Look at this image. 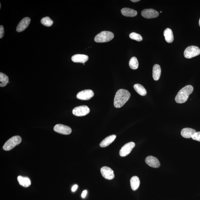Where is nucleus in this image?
Here are the masks:
<instances>
[{
  "label": "nucleus",
  "instance_id": "nucleus-1",
  "mask_svg": "<svg viewBox=\"0 0 200 200\" xmlns=\"http://www.w3.org/2000/svg\"><path fill=\"white\" fill-rule=\"evenodd\" d=\"M130 93L126 90L120 89L117 91L114 100V105L115 108H120L123 106L129 99Z\"/></svg>",
  "mask_w": 200,
  "mask_h": 200
},
{
  "label": "nucleus",
  "instance_id": "nucleus-2",
  "mask_svg": "<svg viewBox=\"0 0 200 200\" xmlns=\"http://www.w3.org/2000/svg\"><path fill=\"white\" fill-rule=\"evenodd\" d=\"M193 91L194 88L192 86L188 85L184 86L178 93L175 98L176 102L178 103H185Z\"/></svg>",
  "mask_w": 200,
  "mask_h": 200
},
{
  "label": "nucleus",
  "instance_id": "nucleus-3",
  "mask_svg": "<svg viewBox=\"0 0 200 200\" xmlns=\"http://www.w3.org/2000/svg\"><path fill=\"white\" fill-rule=\"evenodd\" d=\"M114 37V34L112 32L102 31L95 37L94 40L97 43H105L111 41Z\"/></svg>",
  "mask_w": 200,
  "mask_h": 200
},
{
  "label": "nucleus",
  "instance_id": "nucleus-4",
  "mask_svg": "<svg viewBox=\"0 0 200 200\" xmlns=\"http://www.w3.org/2000/svg\"><path fill=\"white\" fill-rule=\"evenodd\" d=\"M22 141V138L19 136H15L12 137L6 142L3 147V150L9 151L12 150L16 146L19 144Z\"/></svg>",
  "mask_w": 200,
  "mask_h": 200
},
{
  "label": "nucleus",
  "instance_id": "nucleus-5",
  "mask_svg": "<svg viewBox=\"0 0 200 200\" xmlns=\"http://www.w3.org/2000/svg\"><path fill=\"white\" fill-rule=\"evenodd\" d=\"M200 50L197 47L191 46L184 50V57L186 58L191 59L200 55Z\"/></svg>",
  "mask_w": 200,
  "mask_h": 200
},
{
  "label": "nucleus",
  "instance_id": "nucleus-6",
  "mask_svg": "<svg viewBox=\"0 0 200 200\" xmlns=\"http://www.w3.org/2000/svg\"><path fill=\"white\" fill-rule=\"evenodd\" d=\"M90 109L88 107L82 105L76 107L72 111V113L74 115L77 116H85L88 114Z\"/></svg>",
  "mask_w": 200,
  "mask_h": 200
},
{
  "label": "nucleus",
  "instance_id": "nucleus-7",
  "mask_svg": "<svg viewBox=\"0 0 200 200\" xmlns=\"http://www.w3.org/2000/svg\"><path fill=\"white\" fill-rule=\"evenodd\" d=\"M135 144L134 142H129L122 147L119 151V155L121 157H125L129 154L134 147Z\"/></svg>",
  "mask_w": 200,
  "mask_h": 200
},
{
  "label": "nucleus",
  "instance_id": "nucleus-8",
  "mask_svg": "<svg viewBox=\"0 0 200 200\" xmlns=\"http://www.w3.org/2000/svg\"><path fill=\"white\" fill-rule=\"evenodd\" d=\"M54 131L61 134L68 135L72 133V129L68 126L58 124L54 127Z\"/></svg>",
  "mask_w": 200,
  "mask_h": 200
},
{
  "label": "nucleus",
  "instance_id": "nucleus-9",
  "mask_svg": "<svg viewBox=\"0 0 200 200\" xmlns=\"http://www.w3.org/2000/svg\"><path fill=\"white\" fill-rule=\"evenodd\" d=\"M94 93L91 90L88 89L80 91L77 95L78 99L81 100H89L94 96Z\"/></svg>",
  "mask_w": 200,
  "mask_h": 200
},
{
  "label": "nucleus",
  "instance_id": "nucleus-10",
  "mask_svg": "<svg viewBox=\"0 0 200 200\" xmlns=\"http://www.w3.org/2000/svg\"><path fill=\"white\" fill-rule=\"evenodd\" d=\"M102 175L105 179L112 180L114 178L115 174L112 169L107 167H103L101 169Z\"/></svg>",
  "mask_w": 200,
  "mask_h": 200
},
{
  "label": "nucleus",
  "instance_id": "nucleus-11",
  "mask_svg": "<svg viewBox=\"0 0 200 200\" xmlns=\"http://www.w3.org/2000/svg\"><path fill=\"white\" fill-rule=\"evenodd\" d=\"M141 15L144 18L151 19L157 17L159 15V13L153 9H145L142 11Z\"/></svg>",
  "mask_w": 200,
  "mask_h": 200
},
{
  "label": "nucleus",
  "instance_id": "nucleus-12",
  "mask_svg": "<svg viewBox=\"0 0 200 200\" xmlns=\"http://www.w3.org/2000/svg\"><path fill=\"white\" fill-rule=\"evenodd\" d=\"M30 22V18L28 17L24 18L18 24L16 28V31L18 33L23 31L29 26Z\"/></svg>",
  "mask_w": 200,
  "mask_h": 200
},
{
  "label": "nucleus",
  "instance_id": "nucleus-13",
  "mask_svg": "<svg viewBox=\"0 0 200 200\" xmlns=\"http://www.w3.org/2000/svg\"><path fill=\"white\" fill-rule=\"evenodd\" d=\"M145 162L147 165L152 167L157 168L160 166V162L158 159L153 156L147 157L145 159Z\"/></svg>",
  "mask_w": 200,
  "mask_h": 200
},
{
  "label": "nucleus",
  "instance_id": "nucleus-14",
  "mask_svg": "<svg viewBox=\"0 0 200 200\" xmlns=\"http://www.w3.org/2000/svg\"><path fill=\"white\" fill-rule=\"evenodd\" d=\"M89 57L87 55L82 54H76L73 56L72 60L75 63H80L84 64L88 60Z\"/></svg>",
  "mask_w": 200,
  "mask_h": 200
},
{
  "label": "nucleus",
  "instance_id": "nucleus-15",
  "mask_svg": "<svg viewBox=\"0 0 200 200\" xmlns=\"http://www.w3.org/2000/svg\"><path fill=\"white\" fill-rule=\"evenodd\" d=\"M196 133L195 130L191 128H184L181 130V134L184 138H190Z\"/></svg>",
  "mask_w": 200,
  "mask_h": 200
},
{
  "label": "nucleus",
  "instance_id": "nucleus-16",
  "mask_svg": "<svg viewBox=\"0 0 200 200\" xmlns=\"http://www.w3.org/2000/svg\"><path fill=\"white\" fill-rule=\"evenodd\" d=\"M116 137V135H113L109 136L103 140L100 144V146L105 147L108 146L114 141Z\"/></svg>",
  "mask_w": 200,
  "mask_h": 200
},
{
  "label": "nucleus",
  "instance_id": "nucleus-17",
  "mask_svg": "<svg viewBox=\"0 0 200 200\" xmlns=\"http://www.w3.org/2000/svg\"><path fill=\"white\" fill-rule=\"evenodd\" d=\"M122 14L126 17H134L136 16L137 12L135 10L129 8H123L121 11Z\"/></svg>",
  "mask_w": 200,
  "mask_h": 200
},
{
  "label": "nucleus",
  "instance_id": "nucleus-18",
  "mask_svg": "<svg viewBox=\"0 0 200 200\" xmlns=\"http://www.w3.org/2000/svg\"><path fill=\"white\" fill-rule=\"evenodd\" d=\"M164 34L166 42L168 43H172L173 42L174 40L173 33L172 30L170 28L166 29L164 31Z\"/></svg>",
  "mask_w": 200,
  "mask_h": 200
},
{
  "label": "nucleus",
  "instance_id": "nucleus-19",
  "mask_svg": "<svg viewBox=\"0 0 200 200\" xmlns=\"http://www.w3.org/2000/svg\"><path fill=\"white\" fill-rule=\"evenodd\" d=\"M161 69L158 64H155L153 68V78L154 80L157 81L160 78Z\"/></svg>",
  "mask_w": 200,
  "mask_h": 200
},
{
  "label": "nucleus",
  "instance_id": "nucleus-20",
  "mask_svg": "<svg viewBox=\"0 0 200 200\" xmlns=\"http://www.w3.org/2000/svg\"><path fill=\"white\" fill-rule=\"evenodd\" d=\"M130 186L133 191L136 190L140 185V181L139 178L137 176H133L130 179Z\"/></svg>",
  "mask_w": 200,
  "mask_h": 200
},
{
  "label": "nucleus",
  "instance_id": "nucleus-21",
  "mask_svg": "<svg viewBox=\"0 0 200 200\" xmlns=\"http://www.w3.org/2000/svg\"><path fill=\"white\" fill-rule=\"evenodd\" d=\"M18 181L20 185L24 187H28L31 184V181L29 178L19 176L17 178Z\"/></svg>",
  "mask_w": 200,
  "mask_h": 200
},
{
  "label": "nucleus",
  "instance_id": "nucleus-22",
  "mask_svg": "<svg viewBox=\"0 0 200 200\" xmlns=\"http://www.w3.org/2000/svg\"><path fill=\"white\" fill-rule=\"evenodd\" d=\"M135 91L139 94L142 96H145L147 94V91L145 88L141 84H135L133 86Z\"/></svg>",
  "mask_w": 200,
  "mask_h": 200
},
{
  "label": "nucleus",
  "instance_id": "nucleus-23",
  "mask_svg": "<svg viewBox=\"0 0 200 200\" xmlns=\"http://www.w3.org/2000/svg\"><path fill=\"white\" fill-rule=\"evenodd\" d=\"M9 78L6 74L0 73V86L3 87L5 86L9 83Z\"/></svg>",
  "mask_w": 200,
  "mask_h": 200
},
{
  "label": "nucleus",
  "instance_id": "nucleus-24",
  "mask_svg": "<svg viewBox=\"0 0 200 200\" xmlns=\"http://www.w3.org/2000/svg\"><path fill=\"white\" fill-rule=\"evenodd\" d=\"M129 65L130 67L133 70L138 68L139 63L136 57H133L130 59L129 62Z\"/></svg>",
  "mask_w": 200,
  "mask_h": 200
},
{
  "label": "nucleus",
  "instance_id": "nucleus-25",
  "mask_svg": "<svg viewBox=\"0 0 200 200\" xmlns=\"http://www.w3.org/2000/svg\"><path fill=\"white\" fill-rule=\"evenodd\" d=\"M41 23L42 25L47 27H50L53 25V22L49 17H46L42 19Z\"/></svg>",
  "mask_w": 200,
  "mask_h": 200
},
{
  "label": "nucleus",
  "instance_id": "nucleus-26",
  "mask_svg": "<svg viewBox=\"0 0 200 200\" xmlns=\"http://www.w3.org/2000/svg\"><path fill=\"white\" fill-rule=\"evenodd\" d=\"M129 37L132 40H136L138 42L141 41L143 40L141 35L135 33H130L129 35Z\"/></svg>",
  "mask_w": 200,
  "mask_h": 200
},
{
  "label": "nucleus",
  "instance_id": "nucleus-27",
  "mask_svg": "<svg viewBox=\"0 0 200 200\" xmlns=\"http://www.w3.org/2000/svg\"><path fill=\"white\" fill-rule=\"evenodd\" d=\"M191 138L193 140H196L200 142V132H196L193 135Z\"/></svg>",
  "mask_w": 200,
  "mask_h": 200
},
{
  "label": "nucleus",
  "instance_id": "nucleus-28",
  "mask_svg": "<svg viewBox=\"0 0 200 200\" xmlns=\"http://www.w3.org/2000/svg\"><path fill=\"white\" fill-rule=\"evenodd\" d=\"M4 35V27L2 25L0 26V38H2Z\"/></svg>",
  "mask_w": 200,
  "mask_h": 200
},
{
  "label": "nucleus",
  "instance_id": "nucleus-29",
  "mask_svg": "<svg viewBox=\"0 0 200 200\" xmlns=\"http://www.w3.org/2000/svg\"><path fill=\"white\" fill-rule=\"evenodd\" d=\"M87 191L86 190H84L83 191L82 195H81V196H82V197L83 198H84L86 197V195H87Z\"/></svg>",
  "mask_w": 200,
  "mask_h": 200
},
{
  "label": "nucleus",
  "instance_id": "nucleus-30",
  "mask_svg": "<svg viewBox=\"0 0 200 200\" xmlns=\"http://www.w3.org/2000/svg\"><path fill=\"white\" fill-rule=\"evenodd\" d=\"M78 188V186L77 185V184H75V185H74L73 186L72 188V191H73V192H74V191L77 190Z\"/></svg>",
  "mask_w": 200,
  "mask_h": 200
},
{
  "label": "nucleus",
  "instance_id": "nucleus-31",
  "mask_svg": "<svg viewBox=\"0 0 200 200\" xmlns=\"http://www.w3.org/2000/svg\"><path fill=\"white\" fill-rule=\"evenodd\" d=\"M131 1L133 2H137L140 1V0H131Z\"/></svg>",
  "mask_w": 200,
  "mask_h": 200
},
{
  "label": "nucleus",
  "instance_id": "nucleus-32",
  "mask_svg": "<svg viewBox=\"0 0 200 200\" xmlns=\"http://www.w3.org/2000/svg\"><path fill=\"white\" fill-rule=\"evenodd\" d=\"M199 26H200V18L199 21Z\"/></svg>",
  "mask_w": 200,
  "mask_h": 200
},
{
  "label": "nucleus",
  "instance_id": "nucleus-33",
  "mask_svg": "<svg viewBox=\"0 0 200 200\" xmlns=\"http://www.w3.org/2000/svg\"><path fill=\"white\" fill-rule=\"evenodd\" d=\"M1 4H0V9H1Z\"/></svg>",
  "mask_w": 200,
  "mask_h": 200
},
{
  "label": "nucleus",
  "instance_id": "nucleus-34",
  "mask_svg": "<svg viewBox=\"0 0 200 200\" xmlns=\"http://www.w3.org/2000/svg\"><path fill=\"white\" fill-rule=\"evenodd\" d=\"M160 12V13H162V11H161Z\"/></svg>",
  "mask_w": 200,
  "mask_h": 200
}]
</instances>
